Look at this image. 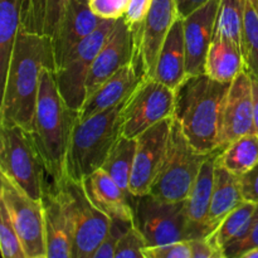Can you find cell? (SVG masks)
Masks as SVG:
<instances>
[{
  "mask_svg": "<svg viewBox=\"0 0 258 258\" xmlns=\"http://www.w3.org/2000/svg\"><path fill=\"white\" fill-rule=\"evenodd\" d=\"M54 70L52 43L23 27L17 33L3 82L0 125L32 131L43 68Z\"/></svg>",
  "mask_w": 258,
  "mask_h": 258,
  "instance_id": "cell-1",
  "label": "cell"
},
{
  "mask_svg": "<svg viewBox=\"0 0 258 258\" xmlns=\"http://www.w3.org/2000/svg\"><path fill=\"white\" fill-rule=\"evenodd\" d=\"M78 116L80 111L71 108L60 96L53 70L43 68L30 135L53 183L66 176V158Z\"/></svg>",
  "mask_w": 258,
  "mask_h": 258,
  "instance_id": "cell-2",
  "label": "cell"
},
{
  "mask_svg": "<svg viewBox=\"0 0 258 258\" xmlns=\"http://www.w3.org/2000/svg\"><path fill=\"white\" fill-rule=\"evenodd\" d=\"M231 83L208 75L188 76L176 88L174 118L191 145L203 153L218 150L222 106Z\"/></svg>",
  "mask_w": 258,
  "mask_h": 258,
  "instance_id": "cell-3",
  "label": "cell"
},
{
  "mask_svg": "<svg viewBox=\"0 0 258 258\" xmlns=\"http://www.w3.org/2000/svg\"><path fill=\"white\" fill-rule=\"evenodd\" d=\"M126 98L85 120H80L78 116L66 158L68 179L82 183L86 176L102 168L111 149L122 136L121 112Z\"/></svg>",
  "mask_w": 258,
  "mask_h": 258,
  "instance_id": "cell-4",
  "label": "cell"
},
{
  "mask_svg": "<svg viewBox=\"0 0 258 258\" xmlns=\"http://www.w3.org/2000/svg\"><path fill=\"white\" fill-rule=\"evenodd\" d=\"M214 153L194 148L174 118L163 165L149 193L163 201H185L202 166Z\"/></svg>",
  "mask_w": 258,
  "mask_h": 258,
  "instance_id": "cell-5",
  "label": "cell"
},
{
  "mask_svg": "<svg viewBox=\"0 0 258 258\" xmlns=\"http://www.w3.org/2000/svg\"><path fill=\"white\" fill-rule=\"evenodd\" d=\"M0 174L33 199L42 201L47 171L29 131L0 125Z\"/></svg>",
  "mask_w": 258,
  "mask_h": 258,
  "instance_id": "cell-6",
  "label": "cell"
},
{
  "mask_svg": "<svg viewBox=\"0 0 258 258\" xmlns=\"http://www.w3.org/2000/svg\"><path fill=\"white\" fill-rule=\"evenodd\" d=\"M53 184L70 219L73 258H92L110 229L111 218L93 206L86 196L82 183L64 176L60 181Z\"/></svg>",
  "mask_w": 258,
  "mask_h": 258,
  "instance_id": "cell-7",
  "label": "cell"
},
{
  "mask_svg": "<svg viewBox=\"0 0 258 258\" xmlns=\"http://www.w3.org/2000/svg\"><path fill=\"white\" fill-rule=\"evenodd\" d=\"M134 224L145 237L148 247L194 238L184 201H163L150 193L135 197Z\"/></svg>",
  "mask_w": 258,
  "mask_h": 258,
  "instance_id": "cell-8",
  "label": "cell"
},
{
  "mask_svg": "<svg viewBox=\"0 0 258 258\" xmlns=\"http://www.w3.org/2000/svg\"><path fill=\"white\" fill-rule=\"evenodd\" d=\"M175 101V90L150 76H141L122 107V136L138 139L155 123L174 117Z\"/></svg>",
  "mask_w": 258,
  "mask_h": 258,
  "instance_id": "cell-9",
  "label": "cell"
},
{
  "mask_svg": "<svg viewBox=\"0 0 258 258\" xmlns=\"http://www.w3.org/2000/svg\"><path fill=\"white\" fill-rule=\"evenodd\" d=\"M116 20L105 19L100 27L75 48L66 62L53 71L58 91L71 108L80 111L86 101V85L95 58L112 32Z\"/></svg>",
  "mask_w": 258,
  "mask_h": 258,
  "instance_id": "cell-10",
  "label": "cell"
},
{
  "mask_svg": "<svg viewBox=\"0 0 258 258\" xmlns=\"http://www.w3.org/2000/svg\"><path fill=\"white\" fill-rule=\"evenodd\" d=\"M0 202L9 212L27 258H47L42 201L33 199L0 174Z\"/></svg>",
  "mask_w": 258,
  "mask_h": 258,
  "instance_id": "cell-11",
  "label": "cell"
},
{
  "mask_svg": "<svg viewBox=\"0 0 258 258\" xmlns=\"http://www.w3.org/2000/svg\"><path fill=\"white\" fill-rule=\"evenodd\" d=\"M179 18L176 0H153L140 25L131 29L135 44L134 63L143 76H154L164 42Z\"/></svg>",
  "mask_w": 258,
  "mask_h": 258,
  "instance_id": "cell-12",
  "label": "cell"
},
{
  "mask_svg": "<svg viewBox=\"0 0 258 258\" xmlns=\"http://www.w3.org/2000/svg\"><path fill=\"white\" fill-rule=\"evenodd\" d=\"M174 117L165 118L144 131L136 139V154L130 179V193L135 197L145 196L163 165Z\"/></svg>",
  "mask_w": 258,
  "mask_h": 258,
  "instance_id": "cell-13",
  "label": "cell"
},
{
  "mask_svg": "<svg viewBox=\"0 0 258 258\" xmlns=\"http://www.w3.org/2000/svg\"><path fill=\"white\" fill-rule=\"evenodd\" d=\"M248 134H257V130L252 100V77L247 71H243L232 81L224 97L219 125L218 150Z\"/></svg>",
  "mask_w": 258,
  "mask_h": 258,
  "instance_id": "cell-14",
  "label": "cell"
},
{
  "mask_svg": "<svg viewBox=\"0 0 258 258\" xmlns=\"http://www.w3.org/2000/svg\"><path fill=\"white\" fill-rule=\"evenodd\" d=\"M105 19L97 17L90 7V0H70L58 25L52 43L53 63L58 70L75 48L92 34Z\"/></svg>",
  "mask_w": 258,
  "mask_h": 258,
  "instance_id": "cell-15",
  "label": "cell"
},
{
  "mask_svg": "<svg viewBox=\"0 0 258 258\" xmlns=\"http://www.w3.org/2000/svg\"><path fill=\"white\" fill-rule=\"evenodd\" d=\"M134 34L125 19L120 18L116 20L112 32L110 33L91 67L86 85V98L92 95L105 81L112 77L118 70L134 62Z\"/></svg>",
  "mask_w": 258,
  "mask_h": 258,
  "instance_id": "cell-16",
  "label": "cell"
},
{
  "mask_svg": "<svg viewBox=\"0 0 258 258\" xmlns=\"http://www.w3.org/2000/svg\"><path fill=\"white\" fill-rule=\"evenodd\" d=\"M219 3L221 0H209L188 17L181 18L188 76L206 73L207 53L216 33Z\"/></svg>",
  "mask_w": 258,
  "mask_h": 258,
  "instance_id": "cell-17",
  "label": "cell"
},
{
  "mask_svg": "<svg viewBox=\"0 0 258 258\" xmlns=\"http://www.w3.org/2000/svg\"><path fill=\"white\" fill-rule=\"evenodd\" d=\"M47 258H73V239L64 204L54 184H45L42 196Z\"/></svg>",
  "mask_w": 258,
  "mask_h": 258,
  "instance_id": "cell-18",
  "label": "cell"
},
{
  "mask_svg": "<svg viewBox=\"0 0 258 258\" xmlns=\"http://www.w3.org/2000/svg\"><path fill=\"white\" fill-rule=\"evenodd\" d=\"M83 189L93 206L111 219L134 223V199L102 168L82 180Z\"/></svg>",
  "mask_w": 258,
  "mask_h": 258,
  "instance_id": "cell-19",
  "label": "cell"
},
{
  "mask_svg": "<svg viewBox=\"0 0 258 258\" xmlns=\"http://www.w3.org/2000/svg\"><path fill=\"white\" fill-rule=\"evenodd\" d=\"M141 72L134 62L118 70L112 77L102 83L92 95L86 98L80 110V120H85L95 113L113 107L122 102L138 85Z\"/></svg>",
  "mask_w": 258,
  "mask_h": 258,
  "instance_id": "cell-20",
  "label": "cell"
},
{
  "mask_svg": "<svg viewBox=\"0 0 258 258\" xmlns=\"http://www.w3.org/2000/svg\"><path fill=\"white\" fill-rule=\"evenodd\" d=\"M218 153L219 150L216 151L203 164L188 197L184 201L186 216L190 222L194 238H201V237H207L211 234V229L207 224V219H208L209 207H211L212 194H213L214 174H216Z\"/></svg>",
  "mask_w": 258,
  "mask_h": 258,
  "instance_id": "cell-21",
  "label": "cell"
},
{
  "mask_svg": "<svg viewBox=\"0 0 258 258\" xmlns=\"http://www.w3.org/2000/svg\"><path fill=\"white\" fill-rule=\"evenodd\" d=\"M186 77L188 75L183 19L179 18L173 24L164 42L153 78L173 90H176Z\"/></svg>",
  "mask_w": 258,
  "mask_h": 258,
  "instance_id": "cell-22",
  "label": "cell"
},
{
  "mask_svg": "<svg viewBox=\"0 0 258 258\" xmlns=\"http://www.w3.org/2000/svg\"><path fill=\"white\" fill-rule=\"evenodd\" d=\"M244 71L241 47L229 38L214 33L206 59V75L223 83H231Z\"/></svg>",
  "mask_w": 258,
  "mask_h": 258,
  "instance_id": "cell-23",
  "label": "cell"
},
{
  "mask_svg": "<svg viewBox=\"0 0 258 258\" xmlns=\"http://www.w3.org/2000/svg\"><path fill=\"white\" fill-rule=\"evenodd\" d=\"M242 202H244V199L239 186V176L227 170L217 160L213 194L207 219L211 233L223 221L224 217L228 216Z\"/></svg>",
  "mask_w": 258,
  "mask_h": 258,
  "instance_id": "cell-24",
  "label": "cell"
},
{
  "mask_svg": "<svg viewBox=\"0 0 258 258\" xmlns=\"http://www.w3.org/2000/svg\"><path fill=\"white\" fill-rule=\"evenodd\" d=\"M70 0H24L20 27L52 39Z\"/></svg>",
  "mask_w": 258,
  "mask_h": 258,
  "instance_id": "cell-25",
  "label": "cell"
},
{
  "mask_svg": "<svg viewBox=\"0 0 258 258\" xmlns=\"http://www.w3.org/2000/svg\"><path fill=\"white\" fill-rule=\"evenodd\" d=\"M217 160L223 168L242 175L258 163V134H248L219 150Z\"/></svg>",
  "mask_w": 258,
  "mask_h": 258,
  "instance_id": "cell-26",
  "label": "cell"
},
{
  "mask_svg": "<svg viewBox=\"0 0 258 258\" xmlns=\"http://www.w3.org/2000/svg\"><path fill=\"white\" fill-rule=\"evenodd\" d=\"M135 154L136 139L121 136L102 165L103 170L130 197H135L130 193V179L135 163Z\"/></svg>",
  "mask_w": 258,
  "mask_h": 258,
  "instance_id": "cell-27",
  "label": "cell"
},
{
  "mask_svg": "<svg viewBox=\"0 0 258 258\" xmlns=\"http://www.w3.org/2000/svg\"><path fill=\"white\" fill-rule=\"evenodd\" d=\"M24 0H0V75L5 78L10 54L22 22Z\"/></svg>",
  "mask_w": 258,
  "mask_h": 258,
  "instance_id": "cell-28",
  "label": "cell"
},
{
  "mask_svg": "<svg viewBox=\"0 0 258 258\" xmlns=\"http://www.w3.org/2000/svg\"><path fill=\"white\" fill-rule=\"evenodd\" d=\"M256 208V203L246 201L242 202L228 216L224 217L223 221L213 229V232L209 236H207L209 242L221 252L222 257H223L224 247L241 233L242 229L246 227L251 217L253 216Z\"/></svg>",
  "mask_w": 258,
  "mask_h": 258,
  "instance_id": "cell-29",
  "label": "cell"
},
{
  "mask_svg": "<svg viewBox=\"0 0 258 258\" xmlns=\"http://www.w3.org/2000/svg\"><path fill=\"white\" fill-rule=\"evenodd\" d=\"M241 50L244 71L258 78V5L254 0H246L243 24L241 30Z\"/></svg>",
  "mask_w": 258,
  "mask_h": 258,
  "instance_id": "cell-30",
  "label": "cell"
},
{
  "mask_svg": "<svg viewBox=\"0 0 258 258\" xmlns=\"http://www.w3.org/2000/svg\"><path fill=\"white\" fill-rule=\"evenodd\" d=\"M246 0H221L217 15L216 33L229 38L241 47V30L243 24Z\"/></svg>",
  "mask_w": 258,
  "mask_h": 258,
  "instance_id": "cell-31",
  "label": "cell"
},
{
  "mask_svg": "<svg viewBox=\"0 0 258 258\" xmlns=\"http://www.w3.org/2000/svg\"><path fill=\"white\" fill-rule=\"evenodd\" d=\"M0 251L3 258H27L7 207L0 202Z\"/></svg>",
  "mask_w": 258,
  "mask_h": 258,
  "instance_id": "cell-32",
  "label": "cell"
},
{
  "mask_svg": "<svg viewBox=\"0 0 258 258\" xmlns=\"http://www.w3.org/2000/svg\"><path fill=\"white\" fill-rule=\"evenodd\" d=\"M258 247V204L253 216L241 233L223 248V258L243 257L247 252Z\"/></svg>",
  "mask_w": 258,
  "mask_h": 258,
  "instance_id": "cell-33",
  "label": "cell"
},
{
  "mask_svg": "<svg viewBox=\"0 0 258 258\" xmlns=\"http://www.w3.org/2000/svg\"><path fill=\"white\" fill-rule=\"evenodd\" d=\"M148 247L145 237L135 224H131L116 247L115 258H144V251Z\"/></svg>",
  "mask_w": 258,
  "mask_h": 258,
  "instance_id": "cell-34",
  "label": "cell"
},
{
  "mask_svg": "<svg viewBox=\"0 0 258 258\" xmlns=\"http://www.w3.org/2000/svg\"><path fill=\"white\" fill-rule=\"evenodd\" d=\"M133 223L130 222H123L120 219H111V226L106 234L105 239L101 242L100 246L97 247L96 252L93 253L92 258H115L116 247H117L118 241L125 233L126 229Z\"/></svg>",
  "mask_w": 258,
  "mask_h": 258,
  "instance_id": "cell-35",
  "label": "cell"
},
{
  "mask_svg": "<svg viewBox=\"0 0 258 258\" xmlns=\"http://www.w3.org/2000/svg\"><path fill=\"white\" fill-rule=\"evenodd\" d=\"M144 258H191L189 241H178L173 243L146 247Z\"/></svg>",
  "mask_w": 258,
  "mask_h": 258,
  "instance_id": "cell-36",
  "label": "cell"
},
{
  "mask_svg": "<svg viewBox=\"0 0 258 258\" xmlns=\"http://www.w3.org/2000/svg\"><path fill=\"white\" fill-rule=\"evenodd\" d=\"M131 0H90V7L102 19L117 20L125 17Z\"/></svg>",
  "mask_w": 258,
  "mask_h": 258,
  "instance_id": "cell-37",
  "label": "cell"
},
{
  "mask_svg": "<svg viewBox=\"0 0 258 258\" xmlns=\"http://www.w3.org/2000/svg\"><path fill=\"white\" fill-rule=\"evenodd\" d=\"M239 186L244 201L258 204V163L239 175Z\"/></svg>",
  "mask_w": 258,
  "mask_h": 258,
  "instance_id": "cell-38",
  "label": "cell"
},
{
  "mask_svg": "<svg viewBox=\"0 0 258 258\" xmlns=\"http://www.w3.org/2000/svg\"><path fill=\"white\" fill-rule=\"evenodd\" d=\"M151 3L153 0H131L130 7L123 17L130 29H135L136 27L140 25V23L143 22L150 9Z\"/></svg>",
  "mask_w": 258,
  "mask_h": 258,
  "instance_id": "cell-39",
  "label": "cell"
},
{
  "mask_svg": "<svg viewBox=\"0 0 258 258\" xmlns=\"http://www.w3.org/2000/svg\"><path fill=\"white\" fill-rule=\"evenodd\" d=\"M189 243L191 248V258H223L221 252L209 242L207 237L190 239Z\"/></svg>",
  "mask_w": 258,
  "mask_h": 258,
  "instance_id": "cell-40",
  "label": "cell"
},
{
  "mask_svg": "<svg viewBox=\"0 0 258 258\" xmlns=\"http://www.w3.org/2000/svg\"><path fill=\"white\" fill-rule=\"evenodd\" d=\"M208 2L209 0H176L179 17L180 18L188 17V15L191 14L194 10H197L198 8H201L202 5H204Z\"/></svg>",
  "mask_w": 258,
  "mask_h": 258,
  "instance_id": "cell-41",
  "label": "cell"
},
{
  "mask_svg": "<svg viewBox=\"0 0 258 258\" xmlns=\"http://www.w3.org/2000/svg\"><path fill=\"white\" fill-rule=\"evenodd\" d=\"M252 100H253L254 123H256V130L258 134V78L256 77H252Z\"/></svg>",
  "mask_w": 258,
  "mask_h": 258,
  "instance_id": "cell-42",
  "label": "cell"
},
{
  "mask_svg": "<svg viewBox=\"0 0 258 258\" xmlns=\"http://www.w3.org/2000/svg\"><path fill=\"white\" fill-rule=\"evenodd\" d=\"M242 258H258V247H257V248L252 249V251L247 252V253L244 254V256Z\"/></svg>",
  "mask_w": 258,
  "mask_h": 258,
  "instance_id": "cell-43",
  "label": "cell"
},
{
  "mask_svg": "<svg viewBox=\"0 0 258 258\" xmlns=\"http://www.w3.org/2000/svg\"><path fill=\"white\" fill-rule=\"evenodd\" d=\"M254 2H256V3H257V5H258V0H254Z\"/></svg>",
  "mask_w": 258,
  "mask_h": 258,
  "instance_id": "cell-44",
  "label": "cell"
}]
</instances>
